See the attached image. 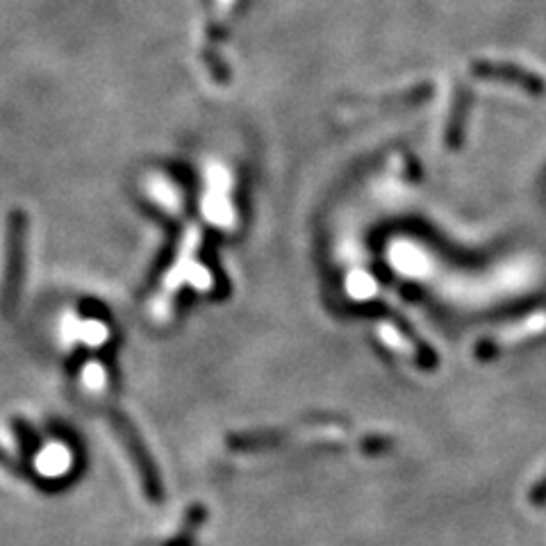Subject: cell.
<instances>
[{"label":"cell","instance_id":"1","mask_svg":"<svg viewBox=\"0 0 546 546\" xmlns=\"http://www.w3.org/2000/svg\"><path fill=\"white\" fill-rule=\"evenodd\" d=\"M26 230L28 221L23 212H12L7 223V262L3 278V294H0V312L10 314L14 303L19 299V289L23 280V255H26Z\"/></svg>","mask_w":546,"mask_h":546},{"label":"cell","instance_id":"2","mask_svg":"<svg viewBox=\"0 0 546 546\" xmlns=\"http://www.w3.org/2000/svg\"><path fill=\"white\" fill-rule=\"evenodd\" d=\"M112 426H114V430H117V435H119V440L123 442V446L128 449L132 462H135V469H137L139 478H142L146 494L151 496L153 501H157L162 496L160 478H157L155 465L151 462V458H148V451H146L144 442L139 440L137 430L132 428L130 421L123 415H112Z\"/></svg>","mask_w":546,"mask_h":546},{"label":"cell","instance_id":"3","mask_svg":"<svg viewBox=\"0 0 546 546\" xmlns=\"http://www.w3.org/2000/svg\"><path fill=\"white\" fill-rule=\"evenodd\" d=\"M535 501H542L546 499V481L542 485H537V490H535V496H533Z\"/></svg>","mask_w":546,"mask_h":546}]
</instances>
